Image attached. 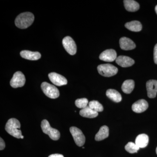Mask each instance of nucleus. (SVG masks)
<instances>
[{
	"instance_id": "3",
	"label": "nucleus",
	"mask_w": 157,
	"mask_h": 157,
	"mask_svg": "<svg viewBox=\"0 0 157 157\" xmlns=\"http://www.w3.org/2000/svg\"><path fill=\"white\" fill-rule=\"evenodd\" d=\"M41 128L43 133L48 135L51 139L54 140H59L60 134L57 129L53 128L50 126L48 121L44 120L41 123Z\"/></svg>"
},
{
	"instance_id": "23",
	"label": "nucleus",
	"mask_w": 157,
	"mask_h": 157,
	"mask_svg": "<svg viewBox=\"0 0 157 157\" xmlns=\"http://www.w3.org/2000/svg\"><path fill=\"white\" fill-rule=\"evenodd\" d=\"M89 106L96 112H102L104 110L103 106L98 101H91L89 103Z\"/></svg>"
},
{
	"instance_id": "16",
	"label": "nucleus",
	"mask_w": 157,
	"mask_h": 157,
	"mask_svg": "<svg viewBox=\"0 0 157 157\" xmlns=\"http://www.w3.org/2000/svg\"><path fill=\"white\" fill-rule=\"evenodd\" d=\"M149 137L146 134H142L138 135L135 139V143L140 148H144L148 144Z\"/></svg>"
},
{
	"instance_id": "18",
	"label": "nucleus",
	"mask_w": 157,
	"mask_h": 157,
	"mask_svg": "<svg viewBox=\"0 0 157 157\" xmlns=\"http://www.w3.org/2000/svg\"><path fill=\"white\" fill-rule=\"evenodd\" d=\"M79 114L83 117L89 118L97 117L98 115V112L93 110L89 106H87L85 108L82 109L79 112Z\"/></svg>"
},
{
	"instance_id": "9",
	"label": "nucleus",
	"mask_w": 157,
	"mask_h": 157,
	"mask_svg": "<svg viewBox=\"0 0 157 157\" xmlns=\"http://www.w3.org/2000/svg\"><path fill=\"white\" fill-rule=\"evenodd\" d=\"M48 77L50 81L55 85L62 86L67 83V80L63 76L58 73H51L48 74Z\"/></svg>"
},
{
	"instance_id": "1",
	"label": "nucleus",
	"mask_w": 157,
	"mask_h": 157,
	"mask_svg": "<svg viewBox=\"0 0 157 157\" xmlns=\"http://www.w3.org/2000/svg\"><path fill=\"white\" fill-rule=\"evenodd\" d=\"M35 17L33 13L29 12L21 13L16 17L15 24L18 28L25 29L32 25Z\"/></svg>"
},
{
	"instance_id": "15",
	"label": "nucleus",
	"mask_w": 157,
	"mask_h": 157,
	"mask_svg": "<svg viewBox=\"0 0 157 157\" xmlns=\"http://www.w3.org/2000/svg\"><path fill=\"white\" fill-rule=\"evenodd\" d=\"M21 56L23 58L30 60H37L40 59L41 54L38 52H32L29 50H23L21 52Z\"/></svg>"
},
{
	"instance_id": "25",
	"label": "nucleus",
	"mask_w": 157,
	"mask_h": 157,
	"mask_svg": "<svg viewBox=\"0 0 157 157\" xmlns=\"http://www.w3.org/2000/svg\"><path fill=\"white\" fill-rule=\"evenodd\" d=\"M88 101L86 98H83L77 99L75 101V105L77 107L82 109L87 107Z\"/></svg>"
},
{
	"instance_id": "13",
	"label": "nucleus",
	"mask_w": 157,
	"mask_h": 157,
	"mask_svg": "<svg viewBox=\"0 0 157 157\" xmlns=\"http://www.w3.org/2000/svg\"><path fill=\"white\" fill-rule=\"evenodd\" d=\"M116 62L119 66L122 67H128L134 65L135 62L129 57L120 56L117 58Z\"/></svg>"
},
{
	"instance_id": "20",
	"label": "nucleus",
	"mask_w": 157,
	"mask_h": 157,
	"mask_svg": "<svg viewBox=\"0 0 157 157\" xmlns=\"http://www.w3.org/2000/svg\"><path fill=\"white\" fill-rule=\"evenodd\" d=\"M109 136V128L107 126H103L100 128L99 132L96 135L95 139L97 141H101L107 138Z\"/></svg>"
},
{
	"instance_id": "5",
	"label": "nucleus",
	"mask_w": 157,
	"mask_h": 157,
	"mask_svg": "<svg viewBox=\"0 0 157 157\" xmlns=\"http://www.w3.org/2000/svg\"><path fill=\"white\" fill-rule=\"evenodd\" d=\"M41 88L45 95L51 99H56L59 96V90L54 86L48 82H42Z\"/></svg>"
},
{
	"instance_id": "7",
	"label": "nucleus",
	"mask_w": 157,
	"mask_h": 157,
	"mask_svg": "<svg viewBox=\"0 0 157 157\" xmlns=\"http://www.w3.org/2000/svg\"><path fill=\"white\" fill-rule=\"evenodd\" d=\"M25 82V78L24 75L20 71H17L14 74L10 81L11 87L16 88L22 87Z\"/></svg>"
},
{
	"instance_id": "30",
	"label": "nucleus",
	"mask_w": 157,
	"mask_h": 157,
	"mask_svg": "<svg viewBox=\"0 0 157 157\" xmlns=\"http://www.w3.org/2000/svg\"><path fill=\"white\" fill-rule=\"evenodd\" d=\"M23 138H24V136H23V135H22V136H21V139H23Z\"/></svg>"
},
{
	"instance_id": "8",
	"label": "nucleus",
	"mask_w": 157,
	"mask_h": 157,
	"mask_svg": "<svg viewBox=\"0 0 157 157\" xmlns=\"http://www.w3.org/2000/svg\"><path fill=\"white\" fill-rule=\"evenodd\" d=\"M63 46L69 54L74 55L76 54L77 47L73 39L70 36L65 37L63 40Z\"/></svg>"
},
{
	"instance_id": "26",
	"label": "nucleus",
	"mask_w": 157,
	"mask_h": 157,
	"mask_svg": "<svg viewBox=\"0 0 157 157\" xmlns=\"http://www.w3.org/2000/svg\"><path fill=\"white\" fill-rule=\"evenodd\" d=\"M154 60L155 63L157 64V44L155 45L154 49Z\"/></svg>"
},
{
	"instance_id": "10",
	"label": "nucleus",
	"mask_w": 157,
	"mask_h": 157,
	"mask_svg": "<svg viewBox=\"0 0 157 157\" xmlns=\"http://www.w3.org/2000/svg\"><path fill=\"white\" fill-rule=\"evenodd\" d=\"M117 52L113 49H107L100 54L99 58L105 62H112L116 59Z\"/></svg>"
},
{
	"instance_id": "4",
	"label": "nucleus",
	"mask_w": 157,
	"mask_h": 157,
	"mask_svg": "<svg viewBox=\"0 0 157 157\" xmlns=\"http://www.w3.org/2000/svg\"><path fill=\"white\" fill-rule=\"evenodd\" d=\"M98 70L99 74L105 77H110L115 75L118 72V69L110 64L99 65Z\"/></svg>"
},
{
	"instance_id": "31",
	"label": "nucleus",
	"mask_w": 157,
	"mask_h": 157,
	"mask_svg": "<svg viewBox=\"0 0 157 157\" xmlns=\"http://www.w3.org/2000/svg\"><path fill=\"white\" fill-rule=\"evenodd\" d=\"M156 154H157V147L156 148Z\"/></svg>"
},
{
	"instance_id": "11",
	"label": "nucleus",
	"mask_w": 157,
	"mask_h": 157,
	"mask_svg": "<svg viewBox=\"0 0 157 157\" xmlns=\"http://www.w3.org/2000/svg\"><path fill=\"white\" fill-rule=\"evenodd\" d=\"M148 104L147 101L144 99L138 100L132 106L133 111L137 113H140L145 111L148 108Z\"/></svg>"
},
{
	"instance_id": "19",
	"label": "nucleus",
	"mask_w": 157,
	"mask_h": 157,
	"mask_svg": "<svg viewBox=\"0 0 157 157\" xmlns=\"http://www.w3.org/2000/svg\"><path fill=\"white\" fill-rule=\"evenodd\" d=\"M106 95L110 100L116 103H119L122 100V97L121 94L115 90H107L106 92Z\"/></svg>"
},
{
	"instance_id": "28",
	"label": "nucleus",
	"mask_w": 157,
	"mask_h": 157,
	"mask_svg": "<svg viewBox=\"0 0 157 157\" xmlns=\"http://www.w3.org/2000/svg\"><path fill=\"white\" fill-rule=\"evenodd\" d=\"M48 157H64V156L62 155L55 154L50 155Z\"/></svg>"
},
{
	"instance_id": "12",
	"label": "nucleus",
	"mask_w": 157,
	"mask_h": 157,
	"mask_svg": "<svg viewBox=\"0 0 157 157\" xmlns=\"http://www.w3.org/2000/svg\"><path fill=\"white\" fill-rule=\"evenodd\" d=\"M147 96L150 98H155L157 93V80L151 79L146 83Z\"/></svg>"
},
{
	"instance_id": "17",
	"label": "nucleus",
	"mask_w": 157,
	"mask_h": 157,
	"mask_svg": "<svg viewBox=\"0 0 157 157\" xmlns=\"http://www.w3.org/2000/svg\"><path fill=\"white\" fill-rule=\"evenodd\" d=\"M124 3L126 9L130 12H135L138 11L140 8L139 4L133 0H125Z\"/></svg>"
},
{
	"instance_id": "24",
	"label": "nucleus",
	"mask_w": 157,
	"mask_h": 157,
	"mask_svg": "<svg viewBox=\"0 0 157 157\" xmlns=\"http://www.w3.org/2000/svg\"><path fill=\"white\" fill-rule=\"evenodd\" d=\"M125 149L130 153L133 154L137 153L140 147L136 144L132 142H129L125 146Z\"/></svg>"
},
{
	"instance_id": "6",
	"label": "nucleus",
	"mask_w": 157,
	"mask_h": 157,
	"mask_svg": "<svg viewBox=\"0 0 157 157\" xmlns=\"http://www.w3.org/2000/svg\"><path fill=\"white\" fill-rule=\"evenodd\" d=\"M70 132L76 145L83 146L85 142V137L81 130L76 127H72L70 128Z\"/></svg>"
},
{
	"instance_id": "27",
	"label": "nucleus",
	"mask_w": 157,
	"mask_h": 157,
	"mask_svg": "<svg viewBox=\"0 0 157 157\" xmlns=\"http://www.w3.org/2000/svg\"><path fill=\"white\" fill-rule=\"evenodd\" d=\"M0 140H0V150H3L6 147V144H5V141L3 140L2 138L1 137Z\"/></svg>"
},
{
	"instance_id": "29",
	"label": "nucleus",
	"mask_w": 157,
	"mask_h": 157,
	"mask_svg": "<svg viewBox=\"0 0 157 157\" xmlns=\"http://www.w3.org/2000/svg\"><path fill=\"white\" fill-rule=\"evenodd\" d=\"M155 10L156 13L157 14V5L156 6L155 8Z\"/></svg>"
},
{
	"instance_id": "22",
	"label": "nucleus",
	"mask_w": 157,
	"mask_h": 157,
	"mask_svg": "<svg viewBox=\"0 0 157 157\" xmlns=\"http://www.w3.org/2000/svg\"><path fill=\"white\" fill-rule=\"evenodd\" d=\"M135 88V82L132 79H128L124 81L121 89L124 93L129 94L132 92Z\"/></svg>"
},
{
	"instance_id": "21",
	"label": "nucleus",
	"mask_w": 157,
	"mask_h": 157,
	"mask_svg": "<svg viewBox=\"0 0 157 157\" xmlns=\"http://www.w3.org/2000/svg\"><path fill=\"white\" fill-rule=\"evenodd\" d=\"M125 26L129 30L135 32H140L142 28V25L138 21H133L127 22L125 25Z\"/></svg>"
},
{
	"instance_id": "14",
	"label": "nucleus",
	"mask_w": 157,
	"mask_h": 157,
	"mask_svg": "<svg viewBox=\"0 0 157 157\" xmlns=\"http://www.w3.org/2000/svg\"><path fill=\"white\" fill-rule=\"evenodd\" d=\"M121 48L124 50H131L136 47L135 42L129 38L124 37L120 39Z\"/></svg>"
},
{
	"instance_id": "2",
	"label": "nucleus",
	"mask_w": 157,
	"mask_h": 157,
	"mask_svg": "<svg viewBox=\"0 0 157 157\" xmlns=\"http://www.w3.org/2000/svg\"><path fill=\"white\" fill-rule=\"evenodd\" d=\"M21 128L20 123L15 118L9 119L6 123V130L9 134L17 138H21L22 136Z\"/></svg>"
}]
</instances>
